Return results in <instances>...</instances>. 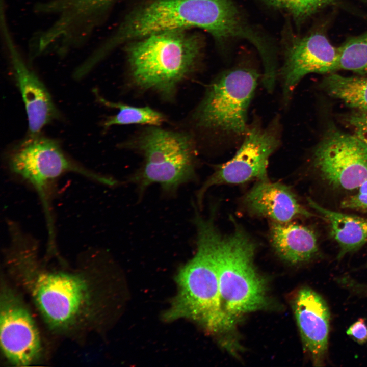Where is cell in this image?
<instances>
[{
	"mask_svg": "<svg viewBox=\"0 0 367 367\" xmlns=\"http://www.w3.org/2000/svg\"><path fill=\"white\" fill-rule=\"evenodd\" d=\"M338 49V69L367 73V32L351 38Z\"/></svg>",
	"mask_w": 367,
	"mask_h": 367,
	"instance_id": "obj_20",
	"label": "cell"
},
{
	"mask_svg": "<svg viewBox=\"0 0 367 367\" xmlns=\"http://www.w3.org/2000/svg\"><path fill=\"white\" fill-rule=\"evenodd\" d=\"M242 205L248 214L275 222L286 223L313 216L300 203L289 187L271 181L268 178L255 181L243 196Z\"/></svg>",
	"mask_w": 367,
	"mask_h": 367,
	"instance_id": "obj_15",
	"label": "cell"
},
{
	"mask_svg": "<svg viewBox=\"0 0 367 367\" xmlns=\"http://www.w3.org/2000/svg\"><path fill=\"white\" fill-rule=\"evenodd\" d=\"M0 340L5 357L16 366L35 363L41 355V339L24 303L11 289L2 286L0 298Z\"/></svg>",
	"mask_w": 367,
	"mask_h": 367,
	"instance_id": "obj_11",
	"label": "cell"
},
{
	"mask_svg": "<svg viewBox=\"0 0 367 367\" xmlns=\"http://www.w3.org/2000/svg\"><path fill=\"white\" fill-rule=\"evenodd\" d=\"M214 216L213 213L208 218L195 216L197 251L178 274V292L165 318L190 319L209 332L221 333L231 329L235 320L226 313L221 300L217 266L221 234Z\"/></svg>",
	"mask_w": 367,
	"mask_h": 367,
	"instance_id": "obj_3",
	"label": "cell"
},
{
	"mask_svg": "<svg viewBox=\"0 0 367 367\" xmlns=\"http://www.w3.org/2000/svg\"><path fill=\"white\" fill-rule=\"evenodd\" d=\"M347 118L355 135L367 146V113L360 112L351 115Z\"/></svg>",
	"mask_w": 367,
	"mask_h": 367,
	"instance_id": "obj_23",
	"label": "cell"
},
{
	"mask_svg": "<svg viewBox=\"0 0 367 367\" xmlns=\"http://www.w3.org/2000/svg\"><path fill=\"white\" fill-rule=\"evenodd\" d=\"M258 78L255 69L244 66L218 74L193 113L195 126L223 140H242L249 125L248 110Z\"/></svg>",
	"mask_w": 367,
	"mask_h": 367,
	"instance_id": "obj_8",
	"label": "cell"
},
{
	"mask_svg": "<svg viewBox=\"0 0 367 367\" xmlns=\"http://www.w3.org/2000/svg\"><path fill=\"white\" fill-rule=\"evenodd\" d=\"M6 160L11 172L31 186L38 195L49 232L55 231L51 206L53 188L61 176L74 173L107 186L118 183L77 163L65 153L57 140L40 134L28 135L17 143L8 151Z\"/></svg>",
	"mask_w": 367,
	"mask_h": 367,
	"instance_id": "obj_6",
	"label": "cell"
},
{
	"mask_svg": "<svg viewBox=\"0 0 367 367\" xmlns=\"http://www.w3.org/2000/svg\"><path fill=\"white\" fill-rule=\"evenodd\" d=\"M126 44L131 81L167 100L196 69L203 47L200 36L186 30L153 33Z\"/></svg>",
	"mask_w": 367,
	"mask_h": 367,
	"instance_id": "obj_4",
	"label": "cell"
},
{
	"mask_svg": "<svg viewBox=\"0 0 367 367\" xmlns=\"http://www.w3.org/2000/svg\"><path fill=\"white\" fill-rule=\"evenodd\" d=\"M1 20L5 45L25 108L29 135L39 134L45 126L60 117L59 112L47 89L17 49L4 14H1Z\"/></svg>",
	"mask_w": 367,
	"mask_h": 367,
	"instance_id": "obj_13",
	"label": "cell"
},
{
	"mask_svg": "<svg viewBox=\"0 0 367 367\" xmlns=\"http://www.w3.org/2000/svg\"><path fill=\"white\" fill-rule=\"evenodd\" d=\"M294 313L303 346L315 366L324 365L327 355L330 330L328 305L318 293L300 289L293 302Z\"/></svg>",
	"mask_w": 367,
	"mask_h": 367,
	"instance_id": "obj_14",
	"label": "cell"
},
{
	"mask_svg": "<svg viewBox=\"0 0 367 367\" xmlns=\"http://www.w3.org/2000/svg\"><path fill=\"white\" fill-rule=\"evenodd\" d=\"M321 86L330 96L367 113V77H345L331 74L323 80Z\"/></svg>",
	"mask_w": 367,
	"mask_h": 367,
	"instance_id": "obj_18",
	"label": "cell"
},
{
	"mask_svg": "<svg viewBox=\"0 0 367 367\" xmlns=\"http://www.w3.org/2000/svg\"><path fill=\"white\" fill-rule=\"evenodd\" d=\"M312 166L333 190H357L367 179V146L355 135L331 129L314 149Z\"/></svg>",
	"mask_w": 367,
	"mask_h": 367,
	"instance_id": "obj_10",
	"label": "cell"
},
{
	"mask_svg": "<svg viewBox=\"0 0 367 367\" xmlns=\"http://www.w3.org/2000/svg\"><path fill=\"white\" fill-rule=\"evenodd\" d=\"M281 133L277 116L266 126H263L257 120L249 125L234 156L216 165L214 172L197 191L198 206L201 207L206 192L214 186L240 185L268 178L269 159L280 145Z\"/></svg>",
	"mask_w": 367,
	"mask_h": 367,
	"instance_id": "obj_9",
	"label": "cell"
},
{
	"mask_svg": "<svg viewBox=\"0 0 367 367\" xmlns=\"http://www.w3.org/2000/svg\"><path fill=\"white\" fill-rule=\"evenodd\" d=\"M38 249L32 237L18 233L10 239L6 258L45 323L64 335L94 330L102 306L94 266L74 269L48 266L39 257Z\"/></svg>",
	"mask_w": 367,
	"mask_h": 367,
	"instance_id": "obj_1",
	"label": "cell"
},
{
	"mask_svg": "<svg viewBox=\"0 0 367 367\" xmlns=\"http://www.w3.org/2000/svg\"><path fill=\"white\" fill-rule=\"evenodd\" d=\"M232 232L221 235L217 266L224 310L234 320L263 308L267 304L266 285L254 264L257 244L234 220Z\"/></svg>",
	"mask_w": 367,
	"mask_h": 367,
	"instance_id": "obj_7",
	"label": "cell"
},
{
	"mask_svg": "<svg viewBox=\"0 0 367 367\" xmlns=\"http://www.w3.org/2000/svg\"><path fill=\"white\" fill-rule=\"evenodd\" d=\"M338 283L352 293L367 297V284L359 283L348 276L339 277Z\"/></svg>",
	"mask_w": 367,
	"mask_h": 367,
	"instance_id": "obj_25",
	"label": "cell"
},
{
	"mask_svg": "<svg viewBox=\"0 0 367 367\" xmlns=\"http://www.w3.org/2000/svg\"><path fill=\"white\" fill-rule=\"evenodd\" d=\"M98 101L105 106L115 108L118 112L108 118L103 124L107 129L112 126L142 124L160 126L166 121L164 115L149 107H139L106 99L95 91Z\"/></svg>",
	"mask_w": 367,
	"mask_h": 367,
	"instance_id": "obj_19",
	"label": "cell"
},
{
	"mask_svg": "<svg viewBox=\"0 0 367 367\" xmlns=\"http://www.w3.org/2000/svg\"><path fill=\"white\" fill-rule=\"evenodd\" d=\"M339 53L322 33H314L295 40L286 48L279 70L283 99L287 103L297 85L305 75L338 70Z\"/></svg>",
	"mask_w": 367,
	"mask_h": 367,
	"instance_id": "obj_12",
	"label": "cell"
},
{
	"mask_svg": "<svg viewBox=\"0 0 367 367\" xmlns=\"http://www.w3.org/2000/svg\"><path fill=\"white\" fill-rule=\"evenodd\" d=\"M346 333L359 344L367 343V325L363 319H359L352 324Z\"/></svg>",
	"mask_w": 367,
	"mask_h": 367,
	"instance_id": "obj_24",
	"label": "cell"
},
{
	"mask_svg": "<svg viewBox=\"0 0 367 367\" xmlns=\"http://www.w3.org/2000/svg\"><path fill=\"white\" fill-rule=\"evenodd\" d=\"M269 240L277 255L292 264L308 262L319 253L318 239L310 227L293 221L270 222Z\"/></svg>",
	"mask_w": 367,
	"mask_h": 367,
	"instance_id": "obj_16",
	"label": "cell"
},
{
	"mask_svg": "<svg viewBox=\"0 0 367 367\" xmlns=\"http://www.w3.org/2000/svg\"><path fill=\"white\" fill-rule=\"evenodd\" d=\"M192 28L222 41L243 38L256 45L260 40L231 0H150L130 12L98 49L106 57L120 45L147 35Z\"/></svg>",
	"mask_w": 367,
	"mask_h": 367,
	"instance_id": "obj_2",
	"label": "cell"
},
{
	"mask_svg": "<svg viewBox=\"0 0 367 367\" xmlns=\"http://www.w3.org/2000/svg\"><path fill=\"white\" fill-rule=\"evenodd\" d=\"M307 201L328 223L331 237L339 247L338 259L367 243V218L326 208L310 198Z\"/></svg>",
	"mask_w": 367,
	"mask_h": 367,
	"instance_id": "obj_17",
	"label": "cell"
},
{
	"mask_svg": "<svg viewBox=\"0 0 367 367\" xmlns=\"http://www.w3.org/2000/svg\"><path fill=\"white\" fill-rule=\"evenodd\" d=\"M270 6L284 11L295 18L305 19L334 2V0H264Z\"/></svg>",
	"mask_w": 367,
	"mask_h": 367,
	"instance_id": "obj_21",
	"label": "cell"
},
{
	"mask_svg": "<svg viewBox=\"0 0 367 367\" xmlns=\"http://www.w3.org/2000/svg\"><path fill=\"white\" fill-rule=\"evenodd\" d=\"M127 147L143 156L142 166L129 178L141 193L153 184L173 192L196 179L197 148L194 137L188 132L151 126Z\"/></svg>",
	"mask_w": 367,
	"mask_h": 367,
	"instance_id": "obj_5",
	"label": "cell"
},
{
	"mask_svg": "<svg viewBox=\"0 0 367 367\" xmlns=\"http://www.w3.org/2000/svg\"><path fill=\"white\" fill-rule=\"evenodd\" d=\"M357 190L355 193L341 202L340 207L367 214V179Z\"/></svg>",
	"mask_w": 367,
	"mask_h": 367,
	"instance_id": "obj_22",
	"label": "cell"
}]
</instances>
